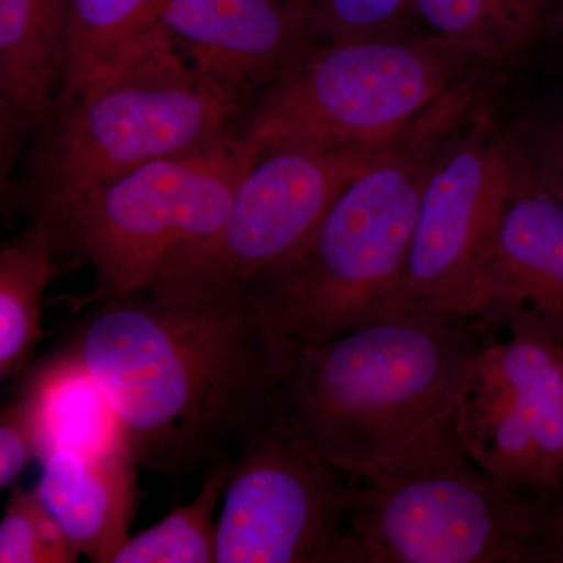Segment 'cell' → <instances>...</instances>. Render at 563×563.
I'll return each mask as SVG.
<instances>
[{
    "label": "cell",
    "mask_w": 563,
    "mask_h": 563,
    "mask_svg": "<svg viewBox=\"0 0 563 563\" xmlns=\"http://www.w3.org/2000/svg\"><path fill=\"white\" fill-rule=\"evenodd\" d=\"M63 351L109 396L139 465L179 481L268 418L299 347L243 285L92 303Z\"/></svg>",
    "instance_id": "cell-1"
},
{
    "label": "cell",
    "mask_w": 563,
    "mask_h": 563,
    "mask_svg": "<svg viewBox=\"0 0 563 563\" xmlns=\"http://www.w3.org/2000/svg\"><path fill=\"white\" fill-rule=\"evenodd\" d=\"M488 332L407 309L299 347L269 417L352 477L376 472L454 410Z\"/></svg>",
    "instance_id": "cell-2"
},
{
    "label": "cell",
    "mask_w": 563,
    "mask_h": 563,
    "mask_svg": "<svg viewBox=\"0 0 563 563\" xmlns=\"http://www.w3.org/2000/svg\"><path fill=\"white\" fill-rule=\"evenodd\" d=\"M463 80L351 181L290 257L247 284L252 301L298 347L393 312L422 188L446 140L479 110Z\"/></svg>",
    "instance_id": "cell-3"
},
{
    "label": "cell",
    "mask_w": 563,
    "mask_h": 563,
    "mask_svg": "<svg viewBox=\"0 0 563 563\" xmlns=\"http://www.w3.org/2000/svg\"><path fill=\"white\" fill-rule=\"evenodd\" d=\"M250 92L196 68L161 22L70 87L43 121L33 209L52 224L92 188L232 133Z\"/></svg>",
    "instance_id": "cell-4"
},
{
    "label": "cell",
    "mask_w": 563,
    "mask_h": 563,
    "mask_svg": "<svg viewBox=\"0 0 563 563\" xmlns=\"http://www.w3.org/2000/svg\"><path fill=\"white\" fill-rule=\"evenodd\" d=\"M352 481L358 563L551 562L558 492L510 483L477 465L455 433L453 412Z\"/></svg>",
    "instance_id": "cell-5"
},
{
    "label": "cell",
    "mask_w": 563,
    "mask_h": 563,
    "mask_svg": "<svg viewBox=\"0 0 563 563\" xmlns=\"http://www.w3.org/2000/svg\"><path fill=\"white\" fill-rule=\"evenodd\" d=\"M262 147L250 136L224 139L147 163L106 181L54 222L91 262L95 288L76 309L150 290L166 269L220 231Z\"/></svg>",
    "instance_id": "cell-6"
},
{
    "label": "cell",
    "mask_w": 563,
    "mask_h": 563,
    "mask_svg": "<svg viewBox=\"0 0 563 563\" xmlns=\"http://www.w3.org/2000/svg\"><path fill=\"white\" fill-rule=\"evenodd\" d=\"M468 58L426 35L317 44L244 124L262 152L385 146L461 84Z\"/></svg>",
    "instance_id": "cell-7"
},
{
    "label": "cell",
    "mask_w": 563,
    "mask_h": 563,
    "mask_svg": "<svg viewBox=\"0 0 563 563\" xmlns=\"http://www.w3.org/2000/svg\"><path fill=\"white\" fill-rule=\"evenodd\" d=\"M484 117L479 109L463 122L433 162L391 313L439 309L472 318L521 165L517 135Z\"/></svg>",
    "instance_id": "cell-8"
},
{
    "label": "cell",
    "mask_w": 563,
    "mask_h": 563,
    "mask_svg": "<svg viewBox=\"0 0 563 563\" xmlns=\"http://www.w3.org/2000/svg\"><path fill=\"white\" fill-rule=\"evenodd\" d=\"M242 444L217 521V563H358L350 474L269 415Z\"/></svg>",
    "instance_id": "cell-9"
},
{
    "label": "cell",
    "mask_w": 563,
    "mask_h": 563,
    "mask_svg": "<svg viewBox=\"0 0 563 563\" xmlns=\"http://www.w3.org/2000/svg\"><path fill=\"white\" fill-rule=\"evenodd\" d=\"M485 340L453 410L463 450L484 470L544 492L563 488V329L514 314Z\"/></svg>",
    "instance_id": "cell-10"
},
{
    "label": "cell",
    "mask_w": 563,
    "mask_h": 563,
    "mask_svg": "<svg viewBox=\"0 0 563 563\" xmlns=\"http://www.w3.org/2000/svg\"><path fill=\"white\" fill-rule=\"evenodd\" d=\"M393 143L262 152L220 231L166 269L147 291L187 295L243 287L298 251L344 188Z\"/></svg>",
    "instance_id": "cell-11"
},
{
    "label": "cell",
    "mask_w": 563,
    "mask_h": 563,
    "mask_svg": "<svg viewBox=\"0 0 563 563\" xmlns=\"http://www.w3.org/2000/svg\"><path fill=\"white\" fill-rule=\"evenodd\" d=\"M158 22L196 68L250 92L317 46L309 0H166Z\"/></svg>",
    "instance_id": "cell-12"
},
{
    "label": "cell",
    "mask_w": 563,
    "mask_h": 563,
    "mask_svg": "<svg viewBox=\"0 0 563 563\" xmlns=\"http://www.w3.org/2000/svg\"><path fill=\"white\" fill-rule=\"evenodd\" d=\"M518 313L563 329V201L533 179L523 157L472 318L490 332Z\"/></svg>",
    "instance_id": "cell-13"
},
{
    "label": "cell",
    "mask_w": 563,
    "mask_h": 563,
    "mask_svg": "<svg viewBox=\"0 0 563 563\" xmlns=\"http://www.w3.org/2000/svg\"><path fill=\"white\" fill-rule=\"evenodd\" d=\"M139 466L129 451L54 450L44 455L35 490L88 561L113 563L131 539Z\"/></svg>",
    "instance_id": "cell-14"
},
{
    "label": "cell",
    "mask_w": 563,
    "mask_h": 563,
    "mask_svg": "<svg viewBox=\"0 0 563 563\" xmlns=\"http://www.w3.org/2000/svg\"><path fill=\"white\" fill-rule=\"evenodd\" d=\"M415 21L473 65L504 66L558 40L563 0H415Z\"/></svg>",
    "instance_id": "cell-15"
},
{
    "label": "cell",
    "mask_w": 563,
    "mask_h": 563,
    "mask_svg": "<svg viewBox=\"0 0 563 563\" xmlns=\"http://www.w3.org/2000/svg\"><path fill=\"white\" fill-rule=\"evenodd\" d=\"M70 0H0V101L3 121L27 125L49 110L65 66Z\"/></svg>",
    "instance_id": "cell-16"
},
{
    "label": "cell",
    "mask_w": 563,
    "mask_h": 563,
    "mask_svg": "<svg viewBox=\"0 0 563 563\" xmlns=\"http://www.w3.org/2000/svg\"><path fill=\"white\" fill-rule=\"evenodd\" d=\"M21 393L31 402L41 459L54 450L129 451L124 426L109 396L69 352L62 350L41 363Z\"/></svg>",
    "instance_id": "cell-17"
},
{
    "label": "cell",
    "mask_w": 563,
    "mask_h": 563,
    "mask_svg": "<svg viewBox=\"0 0 563 563\" xmlns=\"http://www.w3.org/2000/svg\"><path fill=\"white\" fill-rule=\"evenodd\" d=\"M57 231L36 218L31 228L5 242L0 252V377L20 376L31 366L43 339L41 314L52 274Z\"/></svg>",
    "instance_id": "cell-18"
},
{
    "label": "cell",
    "mask_w": 563,
    "mask_h": 563,
    "mask_svg": "<svg viewBox=\"0 0 563 563\" xmlns=\"http://www.w3.org/2000/svg\"><path fill=\"white\" fill-rule=\"evenodd\" d=\"M231 468L228 451L207 466L196 498L174 507L157 525L131 536L113 563H217L213 514L224 496Z\"/></svg>",
    "instance_id": "cell-19"
},
{
    "label": "cell",
    "mask_w": 563,
    "mask_h": 563,
    "mask_svg": "<svg viewBox=\"0 0 563 563\" xmlns=\"http://www.w3.org/2000/svg\"><path fill=\"white\" fill-rule=\"evenodd\" d=\"M166 0H70L63 87H70L158 22Z\"/></svg>",
    "instance_id": "cell-20"
},
{
    "label": "cell",
    "mask_w": 563,
    "mask_h": 563,
    "mask_svg": "<svg viewBox=\"0 0 563 563\" xmlns=\"http://www.w3.org/2000/svg\"><path fill=\"white\" fill-rule=\"evenodd\" d=\"M79 555L38 493L16 488L0 521V562L73 563Z\"/></svg>",
    "instance_id": "cell-21"
},
{
    "label": "cell",
    "mask_w": 563,
    "mask_h": 563,
    "mask_svg": "<svg viewBox=\"0 0 563 563\" xmlns=\"http://www.w3.org/2000/svg\"><path fill=\"white\" fill-rule=\"evenodd\" d=\"M328 43L409 36L415 0H309Z\"/></svg>",
    "instance_id": "cell-22"
},
{
    "label": "cell",
    "mask_w": 563,
    "mask_h": 563,
    "mask_svg": "<svg viewBox=\"0 0 563 563\" xmlns=\"http://www.w3.org/2000/svg\"><path fill=\"white\" fill-rule=\"evenodd\" d=\"M517 140L533 179L563 201V101L529 122Z\"/></svg>",
    "instance_id": "cell-23"
},
{
    "label": "cell",
    "mask_w": 563,
    "mask_h": 563,
    "mask_svg": "<svg viewBox=\"0 0 563 563\" xmlns=\"http://www.w3.org/2000/svg\"><path fill=\"white\" fill-rule=\"evenodd\" d=\"M35 457H40L35 420L27 396L21 393L0 413V488L7 490L16 483Z\"/></svg>",
    "instance_id": "cell-24"
},
{
    "label": "cell",
    "mask_w": 563,
    "mask_h": 563,
    "mask_svg": "<svg viewBox=\"0 0 563 563\" xmlns=\"http://www.w3.org/2000/svg\"><path fill=\"white\" fill-rule=\"evenodd\" d=\"M551 562L563 563V488L555 493L550 512Z\"/></svg>",
    "instance_id": "cell-25"
},
{
    "label": "cell",
    "mask_w": 563,
    "mask_h": 563,
    "mask_svg": "<svg viewBox=\"0 0 563 563\" xmlns=\"http://www.w3.org/2000/svg\"><path fill=\"white\" fill-rule=\"evenodd\" d=\"M558 40H563V25H562V29H561V33H559Z\"/></svg>",
    "instance_id": "cell-26"
}]
</instances>
